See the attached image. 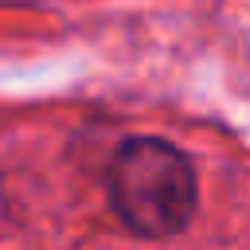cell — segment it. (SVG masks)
<instances>
[{
	"label": "cell",
	"instance_id": "cell-1",
	"mask_svg": "<svg viewBox=\"0 0 250 250\" xmlns=\"http://www.w3.org/2000/svg\"><path fill=\"white\" fill-rule=\"evenodd\" d=\"M109 199L121 223L145 238H168L195 211V176L180 148L137 137L117 148L109 168Z\"/></svg>",
	"mask_w": 250,
	"mask_h": 250
}]
</instances>
